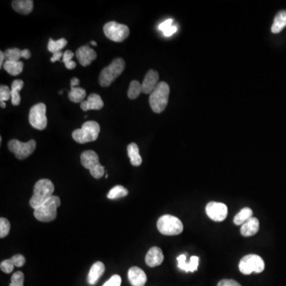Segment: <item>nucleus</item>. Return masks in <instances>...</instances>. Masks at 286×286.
Masks as SVG:
<instances>
[{
  "label": "nucleus",
  "mask_w": 286,
  "mask_h": 286,
  "mask_svg": "<svg viewBox=\"0 0 286 286\" xmlns=\"http://www.w3.org/2000/svg\"><path fill=\"white\" fill-rule=\"evenodd\" d=\"M103 105L101 96L98 94L92 93L88 96L87 100L81 103V107L84 111H88L89 110H101Z\"/></svg>",
  "instance_id": "nucleus-18"
},
{
  "label": "nucleus",
  "mask_w": 286,
  "mask_h": 286,
  "mask_svg": "<svg viewBox=\"0 0 286 286\" xmlns=\"http://www.w3.org/2000/svg\"><path fill=\"white\" fill-rule=\"evenodd\" d=\"M54 189V185L50 180H39L34 185V194L30 200L31 208L35 209L50 199L53 196Z\"/></svg>",
  "instance_id": "nucleus-1"
},
{
  "label": "nucleus",
  "mask_w": 286,
  "mask_h": 286,
  "mask_svg": "<svg viewBox=\"0 0 286 286\" xmlns=\"http://www.w3.org/2000/svg\"><path fill=\"white\" fill-rule=\"evenodd\" d=\"M67 44L68 41L66 38H61V39L56 40V41L52 40V38H49V43H48V50L53 54L55 52H61Z\"/></svg>",
  "instance_id": "nucleus-28"
},
{
  "label": "nucleus",
  "mask_w": 286,
  "mask_h": 286,
  "mask_svg": "<svg viewBox=\"0 0 286 286\" xmlns=\"http://www.w3.org/2000/svg\"><path fill=\"white\" fill-rule=\"evenodd\" d=\"M146 263L150 267H156L162 263L164 261V254L161 248L153 247L150 248L146 255Z\"/></svg>",
  "instance_id": "nucleus-14"
},
{
  "label": "nucleus",
  "mask_w": 286,
  "mask_h": 286,
  "mask_svg": "<svg viewBox=\"0 0 286 286\" xmlns=\"http://www.w3.org/2000/svg\"><path fill=\"white\" fill-rule=\"evenodd\" d=\"M286 27V11H280L275 16L271 31L273 34H278Z\"/></svg>",
  "instance_id": "nucleus-24"
},
{
  "label": "nucleus",
  "mask_w": 286,
  "mask_h": 286,
  "mask_svg": "<svg viewBox=\"0 0 286 286\" xmlns=\"http://www.w3.org/2000/svg\"><path fill=\"white\" fill-rule=\"evenodd\" d=\"M141 92H142V84L139 81H131L129 88H128V92H127V95L129 99H137L139 97Z\"/></svg>",
  "instance_id": "nucleus-30"
},
{
  "label": "nucleus",
  "mask_w": 286,
  "mask_h": 286,
  "mask_svg": "<svg viewBox=\"0 0 286 286\" xmlns=\"http://www.w3.org/2000/svg\"><path fill=\"white\" fill-rule=\"evenodd\" d=\"M73 56H74V53L71 50H66V52H64L62 62L65 63L66 69H68V70H74L77 67L76 62L72 61Z\"/></svg>",
  "instance_id": "nucleus-31"
},
{
  "label": "nucleus",
  "mask_w": 286,
  "mask_h": 286,
  "mask_svg": "<svg viewBox=\"0 0 286 286\" xmlns=\"http://www.w3.org/2000/svg\"><path fill=\"white\" fill-rule=\"evenodd\" d=\"M14 267L15 266H12V264L10 263L8 259L7 260L3 261L0 264V268H1V270L4 273H11L14 270Z\"/></svg>",
  "instance_id": "nucleus-38"
},
{
  "label": "nucleus",
  "mask_w": 286,
  "mask_h": 286,
  "mask_svg": "<svg viewBox=\"0 0 286 286\" xmlns=\"http://www.w3.org/2000/svg\"><path fill=\"white\" fill-rule=\"evenodd\" d=\"M24 283V273L23 272H15L12 277L10 286H23Z\"/></svg>",
  "instance_id": "nucleus-33"
},
{
  "label": "nucleus",
  "mask_w": 286,
  "mask_h": 286,
  "mask_svg": "<svg viewBox=\"0 0 286 286\" xmlns=\"http://www.w3.org/2000/svg\"><path fill=\"white\" fill-rule=\"evenodd\" d=\"M178 267L185 272H189V262H186V255L182 254L178 258Z\"/></svg>",
  "instance_id": "nucleus-36"
},
{
  "label": "nucleus",
  "mask_w": 286,
  "mask_h": 286,
  "mask_svg": "<svg viewBox=\"0 0 286 286\" xmlns=\"http://www.w3.org/2000/svg\"><path fill=\"white\" fill-rule=\"evenodd\" d=\"M127 153L131 161V165L134 166H139L142 164V159L139 153V146L136 143H131L127 146Z\"/></svg>",
  "instance_id": "nucleus-23"
},
{
  "label": "nucleus",
  "mask_w": 286,
  "mask_h": 286,
  "mask_svg": "<svg viewBox=\"0 0 286 286\" xmlns=\"http://www.w3.org/2000/svg\"><path fill=\"white\" fill-rule=\"evenodd\" d=\"M122 279L119 275H113L107 282L103 286H120L121 285Z\"/></svg>",
  "instance_id": "nucleus-37"
},
{
  "label": "nucleus",
  "mask_w": 286,
  "mask_h": 286,
  "mask_svg": "<svg viewBox=\"0 0 286 286\" xmlns=\"http://www.w3.org/2000/svg\"><path fill=\"white\" fill-rule=\"evenodd\" d=\"M259 231V221L257 218L252 217L251 219L242 225L241 234L245 237L254 236Z\"/></svg>",
  "instance_id": "nucleus-21"
},
{
  "label": "nucleus",
  "mask_w": 286,
  "mask_h": 286,
  "mask_svg": "<svg viewBox=\"0 0 286 286\" xmlns=\"http://www.w3.org/2000/svg\"><path fill=\"white\" fill-rule=\"evenodd\" d=\"M12 8L18 13L29 15L34 9V2L32 0H15L12 2Z\"/></svg>",
  "instance_id": "nucleus-22"
},
{
  "label": "nucleus",
  "mask_w": 286,
  "mask_h": 286,
  "mask_svg": "<svg viewBox=\"0 0 286 286\" xmlns=\"http://www.w3.org/2000/svg\"><path fill=\"white\" fill-rule=\"evenodd\" d=\"M199 266V258L197 256L191 257L189 262V272H195Z\"/></svg>",
  "instance_id": "nucleus-39"
},
{
  "label": "nucleus",
  "mask_w": 286,
  "mask_h": 286,
  "mask_svg": "<svg viewBox=\"0 0 286 286\" xmlns=\"http://www.w3.org/2000/svg\"><path fill=\"white\" fill-rule=\"evenodd\" d=\"M5 55V62H20V58L29 59L31 56V52L29 49H23L21 50L19 48H14V49H8L4 52Z\"/></svg>",
  "instance_id": "nucleus-19"
},
{
  "label": "nucleus",
  "mask_w": 286,
  "mask_h": 286,
  "mask_svg": "<svg viewBox=\"0 0 286 286\" xmlns=\"http://www.w3.org/2000/svg\"><path fill=\"white\" fill-rule=\"evenodd\" d=\"M12 99V90L7 85H1L0 87V103L5 102Z\"/></svg>",
  "instance_id": "nucleus-35"
},
{
  "label": "nucleus",
  "mask_w": 286,
  "mask_h": 286,
  "mask_svg": "<svg viewBox=\"0 0 286 286\" xmlns=\"http://www.w3.org/2000/svg\"><path fill=\"white\" fill-rule=\"evenodd\" d=\"M91 44H92V45H94V46H96V45H97V43H96L95 41H91Z\"/></svg>",
  "instance_id": "nucleus-46"
},
{
  "label": "nucleus",
  "mask_w": 286,
  "mask_h": 286,
  "mask_svg": "<svg viewBox=\"0 0 286 286\" xmlns=\"http://www.w3.org/2000/svg\"><path fill=\"white\" fill-rule=\"evenodd\" d=\"M76 56H77V60L79 61L81 66L86 67L95 60L97 54H96V52L91 47L88 46V45H84V46L80 47L77 49V52H76Z\"/></svg>",
  "instance_id": "nucleus-13"
},
{
  "label": "nucleus",
  "mask_w": 286,
  "mask_h": 286,
  "mask_svg": "<svg viewBox=\"0 0 286 286\" xmlns=\"http://www.w3.org/2000/svg\"><path fill=\"white\" fill-rule=\"evenodd\" d=\"M127 195H128V190L126 188L122 185H117L110 189L107 194V198L110 200H116V199L127 197Z\"/></svg>",
  "instance_id": "nucleus-29"
},
{
  "label": "nucleus",
  "mask_w": 286,
  "mask_h": 286,
  "mask_svg": "<svg viewBox=\"0 0 286 286\" xmlns=\"http://www.w3.org/2000/svg\"><path fill=\"white\" fill-rule=\"evenodd\" d=\"M24 82L22 80H15L12 84V103L14 106H18L21 102L19 92L23 89Z\"/></svg>",
  "instance_id": "nucleus-25"
},
{
  "label": "nucleus",
  "mask_w": 286,
  "mask_h": 286,
  "mask_svg": "<svg viewBox=\"0 0 286 286\" xmlns=\"http://www.w3.org/2000/svg\"><path fill=\"white\" fill-rule=\"evenodd\" d=\"M157 226L159 232L165 236H178L184 230L182 221L178 217L171 215L160 217L157 220Z\"/></svg>",
  "instance_id": "nucleus-6"
},
{
  "label": "nucleus",
  "mask_w": 286,
  "mask_h": 286,
  "mask_svg": "<svg viewBox=\"0 0 286 286\" xmlns=\"http://www.w3.org/2000/svg\"><path fill=\"white\" fill-rule=\"evenodd\" d=\"M105 271L104 264L101 262H96L92 265L90 269L89 273L88 275V282L91 285L96 284L99 279Z\"/></svg>",
  "instance_id": "nucleus-20"
},
{
  "label": "nucleus",
  "mask_w": 286,
  "mask_h": 286,
  "mask_svg": "<svg viewBox=\"0 0 286 286\" xmlns=\"http://www.w3.org/2000/svg\"><path fill=\"white\" fill-rule=\"evenodd\" d=\"M173 22H174L173 19H167V20L165 21V22H163V23H161V24L159 25V30H161V31L162 32L165 31L167 29L169 28V27H171V26H173Z\"/></svg>",
  "instance_id": "nucleus-41"
},
{
  "label": "nucleus",
  "mask_w": 286,
  "mask_h": 286,
  "mask_svg": "<svg viewBox=\"0 0 286 286\" xmlns=\"http://www.w3.org/2000/svg\"><path fill=\"white\" fill-rule=\"evenodd\" d=\"M106 178H108V174H106Z\"/></svg>",
  "instance_id": "nucleus-47"
},
{
  "label": "nucleus",
  "mask_w": 286,
  "mask_h": 286,
  "mask_svg": "<svg viewBox=\"0 0 286 286\" xmlns=\"http://www.w3.org/2000/svg\"><path fill=\"white\" fill-rule=\"evenodd\" d=\"M103 33L111 41L122 42L128 38L130 30L126 25L116 22H109L103 26Z\"/></svg>",
  "instance_id": "nucleus-9"
},
{
  "label": "nucleus",
  "mask_w": 286,
  "mask_h": 286,
  "mask_svg": "<svg viewBox=\"0 0 286 286\" xmlns=\"http://www.w3.org/2000/svg\"><path fill=\"white\" fill-rule=\"evenodd\" d=\"M217 286H242L240 283L237 282L236 280H231V279H223L220 280Z\"/></svg>",
  "instance_id": "nucleus-40"
},
{
  "label": "nucleus",
  "mask_w": 286,
  "mask_h": 286,
  "mask_svg": "<svg viewBox=\"0 0 286 286\" xmlns=\"http://www.w3.org/2000/svg\"><path fill=\"white\" fill-rule=\"evenodd\" d=\"M80 84V80L77 77H73L71 80V91L69 92V99L73 103H82L84 98L86 97V91L82 88H77Z\"/></svg>",
  "instance_id": "nucleus-15"
},
{
  "label": "nucleus",
  "mask_w": 286,
  "mask_h": 286,
  "mask_svg": "<svg viewBox=\"0 0 286 286\" xmlns=\"http://www.w3.org/2000/svg\"><path fill=\"white\" fill-rule=\"evenodd\" d=\"M64 52H62V51L61 52H55L52 54V58H51L50 61L51 62H58V61H60L61 58H63Z\"/></svg>",
  "instance_id": "nucleus-43"
},
{
  "label": "nucleus",
  "mask_w": 286,
  "mask_h": 286,
  "mask_svg": "<svg viewBox=\"0 0 286 286\" xmlns=\"http://www.w3.org/2000/svg\"><path fill=\"white\" fill-rule=\"evenodd\" d=\"M170 88L165 82H159L150 95L149 103L153 112L161 113L165 110L168 102Z\"/></svg>",
  "instance_id": "nucleus-2"
},
{
  "label": "nucleus",
  "mask_w": 286,
  "mask_h": 286,
  "mask_svg": "<svg viewBox=\"0 0 286 286\" xmlns=\"http://www.w3.org/2000/svg\"><path fill=\"white\" fill-rule=\"evenodd\" d=\"M125 62L122 58H116L107 67H105L99 77V83L102 87H108L118 78L125 70Z\"/></svg>",
  "instance_id": "nucleus-3"
},
{
  "label": "nucleus",
  "mask_w": 286,
  "mask_h": 286,
  "mask_svg": "<svg viewBox=\"0 0 286 286\" xmlns=\"http://www.w3.org/2000/svg\"><path fill=\"white\" fill-rule=\"evenodd\" d=\"M8 149L15 153L18 159L23 160L34 153L36 149V141L31 139L27 142H22L17 139H12L8 142Z\"/></svg>",
  "instance_id": "nucleus-10"
},
{
  "label": "nucleus",
  "mask_w": 286,
  "mask_h": 286,
  "mask_svg": "<svg viewBox=\"0 0 286 286\" xmlns=\"http://www.w3.org/2000/svg\"><path fill=\"white\" fill-rule=\"evenodd\" d=\"M0 104H1V107H2V108H5V107H6V103H5V102H1Z\"/></svg>",
  "instance_id": "nucleus-45"
},
{
  "label": "nucleus",
  "mask_w": 286,
  "mask_h": 286,
  "mask_svg": "<svg viewBox=\"0 0 286 286\" xmlns=\"http://www.w3.org/2000/svg\"><path fill=\"white\" fill-rule=\"evenodd\" d=\"M206 213L212 220L222 222L227 216L228 209L226 204L211 201L206 206Z\"/></svg>",
  "instance_id": "nucleus-12"
},
{
  "label": "nucleus",
  "mask_w": 286,
  "mask_h": 286,
  "mask_svg": "<svg viewBox=\"0 0 286 286\" xmlns=\"http://www.w3.org/2000/svg\"><path fill=\"white\" fill-rule=\"evenodd\" d=\"M177 30H178V28H177V26H172L169 28L167 29L165 31L163 32V34L165 37H170L172 36L173 34H175L176 33Z\"/></svg>",
  "instance_id": "nucleus-42"
},
{
  "label": "nucleus",
  "mask_w": 286,
  "mask_h": 286,
  "mask_svg": "<svg viewBox=\"0 0 286 286\" xmlns=\"http://www.w3.org/2000/svg\"><path fill=\"white\" fill-rule=\"evenodd\" d=\"M100 127L97 122L88 121L84 123L81 129H77L72 134L73 139L80 144L94 142L99 137Z\"/></svg>",
  "instance_id": "nucleus-5"
},
{
  "label": "nucleus",
  "mask_w": 286,
  "mask_h": 286,
  "mask_svg": "<svg viewBox=\"0 0 286 286\" xmlns=\"http://www.w3.org/2000/svg\"><path fill=\"white\" fill-rule=\"evenodd\" d=\"M239 268L243 274H251L253 272L260 273L265 269V262L260 256L256 254H248L242 258Z\"/></svg>",
  "instance_id": "nucleus-8"
},
{
  "label": "nucleus",
  "mask_w": 286,
  "mask_h": 286,
  "mask_svg": "<svg viewBox=\"0 0 286 286\" xmlns=\"http://www.w3.org/2000/svg\"><path fill=\"white\" fill-rule=\"evenodd\" d=\"M11 230V224L9 221L6 218H1L0 219V238L4 239L7 237L9 234Z\"/></svg>",
  "instance_id": "nucleus-32"
},
{
  "label": "nucleus",
  "mask_w": 286,
  "mask_h": 286,
  "mask_svg": "<svg viewBox=\"0 0 286 286\" xmlns=\"http://www.w3.org/2000/svg\"><path fill=\"white\" fill-rule=\"evenodd\" d=\"M81 161L83 166L88 169L95 179H99L104 175L105 168L99 163V156L93 150L83 152Z\"/></svg>",
  "instance_id": "nucleus-7"
},
{
  "label": "nucleus",
  "mask_w": 286,
  "mask_h": 286,
  "mask_svg": "<svg viewBox=\"0 0 286 286\" xmlns=\"http://www.w3.org/2000/svg\"><path fill=\"white\" fill-rule=\"evenodd\" d=\"M158 80L159 75L157 72L153 70L148 72L142 84V92L145 94H151L158 84Z\"/></svg>",
  "instance_id": "nucleus-16"
},
{
  "label": "nucleus",
  "mask_w": 286,
  "mask_h": 286,
  "mask_svg": "<svg viewBox=\"0 0 286 286\" xmlns=\"http://www.w3.org/2000/svg\"><path fill=\"white\" fill-rule=\"evenodd\" d=\"M60 206L61 199L56 196H52L44 204L34 209V217L40 222H48L54 220L58 208Z\"/></svg>",
  "instance_id": "nucleus-4"
},
{
  "label": "nucleus",
  "mask_w": 286,
  "mask_h": 286,
  "mask_svg": "<svg viewBox=\"0 0 286 286\" xmlns=\"http://www.w3.org/2000/svg\"><path fill=\"white\" fill-rule=\"evenodd\" d=\"M30 125L35 129L42 131L47 126L46 106L45 103H39L30 108L29 114Z\"/></svg>",
  "instance_id": "nucleus-11"
},
{
  "label": "nucleus",
  "mask_w": 286,
  "mask_h": 286,
  "mask_svg": "<svg viewBox=\"0 0 286 286\" xmlns=\"http://www.w3.org/2000/svg\"><path fill=\"white\" fill-rule=\"evenodd\" d=\"M8 261L13 266L22 267V266H24L25 262H26V258H25L23 254H15L12 258L8 259Z\"/></svg>",
  "instance_id": "nucleus-34"
},
{
  "label": "nucleus",
  "mask_w": 286,
  "mask_h": 286,
  "mask_svg": "<svg viewBox=\"0 0 286 286\" xmlns=\"http://www.w3.org/2000/svg\"><path fill=\"white\" fill-rule=\"evenodd\" d=\"M253 211L250 208H244L235 216V224L240 226L245 223L247 221L252 218Z\"/></svg>",
  "instance_id": "nucleus-27"
},
{
  "label": "nucleus",
  "mask_w": 286,
  "mask_h": 286,
  "mask_svg": "<svg viewBox=\"0 0 286 286\" xmlns=\"http://www.w3.org/2000/svg\"><path fill=\"white\" fill-rule=\"evenodd\" d=\"M128 278L132 286H145L147 280L145 272L137 266H133L129 269Z\"/></svg>",
  "instance_id": "nucleus-17"
},
{
  "label": "nucleus",
  "mask_w": 286,
  "mask_h": 286,
  "mask_svg": "<svg viewBox=\"0 0 286 286\" xmlns=\"http://www.w3.org/2000/svg\"><path fill=\"white\" fill-rule=\"evenodd\" d=\"M4 60L6 61V59H5V55H4V52H3V51H0V68H2L3 66H4Z\"/></svg>",
  "instance_id": "nucleus-44"
},
{
  "label": "nucleus",
  "mask_w": 286,
  "mask_h": 286,
  "mask_svg": "<svg viewBox=\"0 0 286 286\" xmlns=\"http://www.w3.org/2000/svg\"><path fill=\"white\" fill-rule=\"evenodd\" d=\"M23 66L24 64L23 62H5L4 64V70L12 76H18L23 73Z\"/></svg>",
  "instance_id": "nucleus-26"
}]
</instances>
